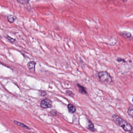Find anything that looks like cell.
I'll list each match as a JSON object with an SVG mask.
<instances>
[{"label": "cell", "instance_id": "1", "mask_svg": "<svg viewBox=\"0 0 133 133\" xmlns=\"http://www.w3.org/2000/svg\"><path fill=\"white\" fill-rule=\"evenodd\" d=\"M113 120L125 131L130 132L133 130L132 126L125 120L116 115L112 116Z\"/></svg>", "mask_w": 133, "mask_h": 133}, {"label": "cell", "instance_id": "2", "mask_svg": "<svg viewBox=\"0 0 133 133\" xmlns=\"http://www.w3.org/2000/svg\"><path fill=\"white\" fill-rule=\"evenodd\" d=\"M98 77L103 83L109 84L112 82V77L107 71H100L98 73Z\"/></svg>", "mask_w": 133, "mask_h": 133}, {"label": "cell", "instance_id": "3", "mask_svg": "<svg viewBox=\"0 0 133 133\" xmlns=\"http://www.w3.org/2000/svg\"><path fill=\"white\" fill-rule=\"evenodd\" d=\"M41 106L43 109L51 108L52 107V101L50 99L46 98L42 101L41 103Z\"/></svg>", "mask_w": 133, "mask_h": 133}, {"label": "cell", "instance_id": "4", "mask_svg": "<svg viewBox=\"0 0 133 133\" xmlns=\"http://www.w3.org/2000/svg\"><path fill=\"white\" fill-rule=\"evenodd\" d=\"M36 63L34 61H31L28 63L27 66L28 68L30 70L33 71L35 70V67L36 65Z\"/></svg>", "mask_w": 133, "mask_h": 133}, {"label": "cell", "instance_id": "5", "mask_svg": "<svg viewBox=\"0 0 133 133\" xmlns=\"http://www.w3.org/2000/svg\"><path fill=\"white\" fill-rule=\"evenodd\" d=\"M68 109L70 113L74 114L76 111V108L74 106L71 104H69L68 106Z\"/></svg>", "mask_w": 133, "mask_h": 133}, {"label": "cell", "instance_id": "6", "mask_svg": "<svg viewBox=\"0 0 133 133\" xmlns=\"http://www.w3.org/2000/svg\"><path fill=\"white\" fill-rule=\"evenodd\" d=\"M87 128L89 130L91 131H94L96 130V129L94 128V125L90 120L89 121L88 125Z\"/></svg>", "mask_w": 133, "mask_h": 133}, {"label": "cell", "instance_id": "7", "mask_svg": "<svg viewBox=\"0 0 133 133\" xmlns=\"http://www.w3.org/2000/svg\"><path fill=\"white\" fill-rule=\"evenodd\" d=\"M78 88L79 89V91L80 93L82 94H86L87 93V92L85 88L83 87V86L80 85L78 84Z\"/></svg>", "mask_w": 133, "mask_h": 133}, {"label": "cell", "instance_id": "8", "mask_svg": "<svg viewBox=\"0 0 133 133\" xmlns=\"http://www.w3.org/2000/svg\"><path fill=\"white\" fill-rule=\"evenodd\" d=\"M16 19V17L12 15H10L7 16V20L10 23H13Z\"/></svg>", "mask_w": 133, "mask_h": 133}, {"label": "cell", "instance_id": "9", "mask_svg": "<svg viewBox=\"0 0 133 133\" xmlns=\"http://www.w3.org/2000/svg\"><path fill=\"white\" fill-rule=\"evenodd\" d=\"M14 122H15V124H16L17 125L20 126V127H22L24 128H25V129H29V128L27 127L26 125H25L24 124H22V123H21V122H19L16 121H15Z\"/></svg>", "mask_w": 133, "mask_h": 133}, {"label": "cell", "instance_id": "10", "mask_svg": "<svg viewBox=\"0 0 133 133\" xmlns=\"http://www.w3.org/2000/svg\"><path fill=\"white\" fill-rule=\"evenodd\" d=\"M17 2L22 4H27L29 3V0H17Z\"/></svg>", "mask_w": 133, "mask_h": 133}, {"label": "cell", "instance_id": "11", "mask_svg": "<svg viewBox=\"0 0 133 133\" xmlns=\"http://www.w3.org/2000/svg\"><path fill=\"white\" fill-rule=\"evenodd\" d=\"M133 107H132V106L130 107L127 111L128 115L130 116H131L132 118H133Z\"/></svg>", "mask_w": 133, "mask_h": 133}, {"label": "cell", "instance_id": "12", "mask_svg": "<svg viewBox=\"0 0 133 133\" xmlns=\"http://www.w3.org/2000/svg\"><path fill=\"white\" fill-rule=\"evenodd\" d=\"M39 94L40 96L44 97L46 95V93L45 91L41 90V91H39Z\"/></svg>", "mask_w": 133, "mask_h": 133}, {"label": "cell", "instance_id": "13", "mask_svg": "<svg viewBox=\"0 0 133 133\" xmlns=\"http://www.w3.org/2000/svg\"><path fill=\"white\" fill-rule=\"evenodd\" d=\"M122 34L124 36H126L127 37H130L131 36V34L128 32H124Z\"/></svg>", "mask_w": 133, "mask_h": 133}, {"label": "cell", "instance_id": "14", "mask_svg": "<svg viewBox=\"0 0 133 133\" xmlns=\"http://www.w3.org/2000/svg\"><path fill=\"white\" fill-rule=\"evenodd\" d=\"M50 113L53 116H56L57 115V112L56 110H52L50 111Z\"/></svg>", "mask_w": 133, "mask_h": 133}, {"label": "cell", "instance_id": "15", "mask_svg": "<svg viewBox=\"0 0 133 133\" xmlns=\"http://www.w3.org/2000/svg\"><path fill=\"white\" fill-rule=\"evenodd\" d=\"M66 93L68 94V95H70V96L74 95L73 93H72V92L70 91V90H68V91H66Z\"/></svg>", "mask_w": 133, "mask_h": 133}, {"label": "cell", "instance_id": "16", "mask_svg": "<svg viewBox=\"0 0 133 133\" xmlns=\"http://www.w3.org/2000/svg\"><path fill=\"white\" fill-rule=\"evenodd\" d=\"M7 38L9 41H10V42H15V39L12 38V37L9 36H7Z\"/></svg>", "mask_w": 133, "mask_h": 133}, {"label": "cell", "instance_id": "17", "mask_svg": "<svg viewBox=\"0 0 133 133\" xmlns=\"http://www.w3.org/2000/svg\"><path fill=\"white\" fill-rule=\"evenodd\" d=\"M117 61H118V62H125V60L124 59H123L122 58H118L117 59Z\"/></svg>", "mask_w": 133, "mask_h": 133}, {"label": "cell", "instance_id": "18", "mask_svg": "<svg viewBox=\"0 0 133 133\" xmlns=\"http://www.w3.org/2000/svg\"><path fill=\"white\" fill-rule=\"evenodd\" d=\"M122 1H123V2H126V1H127V0H121Z\"/></svg>", "mask_w": 133, "mask_h": 133}]
</instances>
